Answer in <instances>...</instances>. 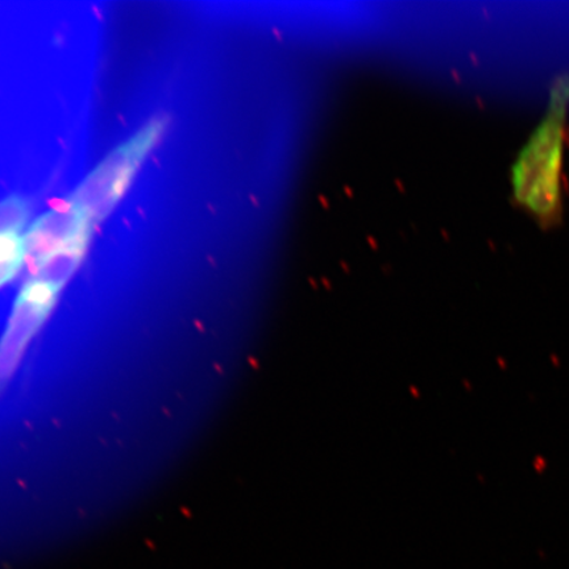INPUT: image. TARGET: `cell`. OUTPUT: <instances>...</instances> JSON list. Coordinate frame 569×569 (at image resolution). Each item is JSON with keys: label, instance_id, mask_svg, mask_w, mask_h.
Segmentation results:
<instances>
[{"label": "cell", "instance_id": "4", "mask_svg": "<svg viewBox=\"0 0 569 569\" xmlns=\"http://www.w3.org/2000/svg\"><path fill=\"white\" fill-rule=\"evenodd\" d=\"M94 223L70 199L36 219L24 233L27 259L32 262L76 241L90 240Z\"/></svg>", "mask_w": 569, "mask_h": 569}, {"label": "cell", "instance_id": "7", "mask_svg": "<svg viewBox=\"0 0 569 569\" xmlns=\"http://www.w3.org/2000/svg\"><path fill=\"white\" fill-rule=\"evenodd\" d=\"M30 203L24 198L11 196L0 202V234L23 232L30 219Z\"/></svg>", "mask_w": 569, "mask_h": 569}, {"label": "cell", "instance_id": "5", "mask_svg": "<svg viewBox=\"0 0 569 569\" xmlns=\"http://www.w3.org/2000/svg\"><path fill=\"white\" fill-rule=\"evenodd\" d=\"M89 244L90 240H80L42 256L32 262V279L60 291L81 266Z\"/></svg>", "mask_w": 569, "mask_h": 569}, {"label": "cell", "instance_id": "1", "mask_svg": "<svg viewBox=\"0 0 569 569\" xmlns=\"http://www.w3.org/2000/svg\"><path fill=\"white\" fill-rule=\"evenodd\" d=\"M569 78L551 90L550 110L518 154L511 183L519 204L542 222H551L561 210V168L565 154V122Z\"/></svg>", "mask_w": 569, "mask_h": 569}, {"label": "cell", "instance_id": "3", "mask_svg": "<svg viewBox=\"0 0 569 569\" xmlns=\"http://www.w3.org/2000/svg\"><path fill=\"white\" fill-rule=\"evenodd\" d=\"M59 290L39 280L26 283L13 310L9 331L0 345V381L11 375L21 351L53 309Z\"/></svg>", "mask_w": 569, "mask_h": 569}, {"label": "cell", "instance_id": "2", "mask_svg": "<svg viewBox=\"0 0 569 569\" xmlns=\"http://www.w3.org/2000/svg\"><path fill=\"white\" fill-rule=\"evenodd\" d=\"M167 118H153L84 178L69 199L92 223L102 222L122 201L134 178L166 133Z\"/></svg>", "mask_w": 569, "mask_h": 569}, {"label": "cell", "instance_id": "6", "mask_svg": "<svg viewBox=\"0 0 569 569\" xmlns=\"http://www.w3.org/2000/svg\"><path fill=\"white\" fill-rule=\"evenodd\" d=\"M27 260L24 233L0 234V287L17 276Z\"/></svg>", "mask_w": 569, "mask_h": 569}]
</instances>
